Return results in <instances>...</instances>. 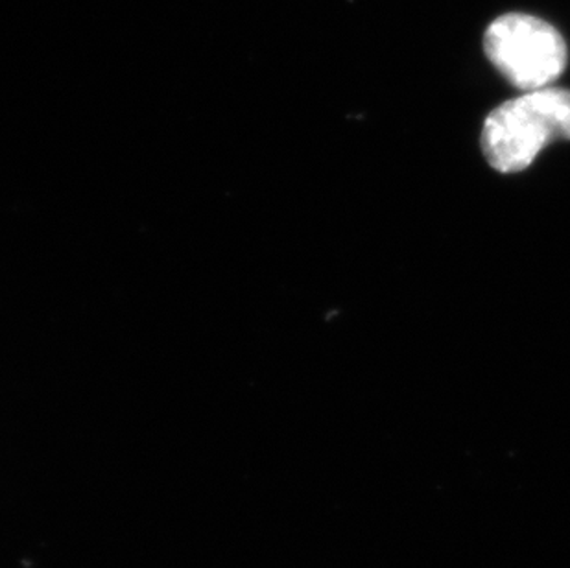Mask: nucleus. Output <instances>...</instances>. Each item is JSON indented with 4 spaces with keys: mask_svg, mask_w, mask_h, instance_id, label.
Returning a JSON list of instances; mask_svg holds the SVG:
<instances>
[{
    "mask_svg": "<svg viewBox=\"0 0 570 568\" xmlns=\"http://www.w3.org/2000/svg\"><path fill=\"white\" fill-rule=\"evenodd\" d=\"M558 140H570L569 89L524 91L493 109L482 128V151L501 174L527 170Z\"/></svg>",
    "mask_w": 570,
    "mask_h": 568,
    "instance_id": "obj_1",
    "label": "nucleus"
},
{
    "mask_svg": "<svg viewBox=\"0 0 570 568\" xmlns=\"http://www.w3.org/2000/svg\"><path fill=\"white\" fill-rule=\"evenodd\" d=\"M484 47L491 63L522 92L552 86L567 67L566 39L549 22L524 13L491 22Z\"/></svg>",
    "mask_w": 570,
    "mask_h": 568,
    "instance_id": "obj_2",
    "label": "nucleus"
}]
</instances>
